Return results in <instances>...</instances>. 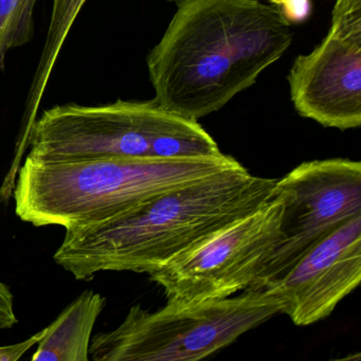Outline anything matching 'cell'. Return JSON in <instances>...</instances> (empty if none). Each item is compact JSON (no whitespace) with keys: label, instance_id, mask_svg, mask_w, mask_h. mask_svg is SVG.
Returning a JSON list of instances; mask_svg holds the SVG:
<instances>
[{"label":"cell","instance_id":"9c48e42d","mask_svg":"<svg viewBox=\"0 0 361 361\" xmlns=\"http://www.w3.org/2000/svg\"><path fill=\"white\" fill-rule=\"evenodd\" d=\"M361 280V215L312 247L274 287L297 326L329 317Z\"/></svg>","mask_w":361,"mask_h":361},{"label":"cell","instance_id":"ba28073f","mask_svg":"<svg viewBox=\"0 0 361 361\" xmlns=\"http://www.w3.org/2000/svg\"><path fill=\"white\" fill-rule=\"evenodd\" d=\"M300 116L340 130L361 126V0H337L331 30L288 78Z\"/></svg>","mask_w":361,"mask_h":361},{"label":"cell","instance_id":"277c9868","mask_svg":"<svg viewBox=\"0 0 361 361\" xmlns=\"http://www.w3.org/2000/svg\"><path fill=\"white\" fill-rule=\"evenodd\" d=\"M276 287L200 303L168 301L155 312L136 304L113 331L92 338L94 361H196L282 314Z\"/></svg>","mask_w":361,"mask_h":361},{"label":"cell","instance_id":"6da1fadb","mask_svg":"<svg viewBox=\"0 0 361 361\" xmlns=\"http://www.w3.org/2000/svg\"><path fill=\"white\" fill-rule=\"evenodd\" d=\"M278 6L259 0H179L161 41L147 56L153 99L198 121L252 86L293 43Z\"/></svg>","mask_w":361,"mask_h":361},{"label":"cell","instance_id":"4fadbf2b","mask_svg":"<svg viewBox=\"0 0 361 361\" xmlns=\"http://www.w3.org/2000/svg\"><path fill=\"white\" fill-rule=\"evenodd\" d=\"M47 331V327L42 329L39 333L35 335L31 336L28 339L25 341L18 342L16 344H9V345L0 346V361H18L30 350L35 344H39V342L43 339Z\"/></svg>","mask_w":361,"mask_h":361},{"label":"cell","instance_id":"30bf717a","mask_svg":"<svg viewBox=\"0 0 361 361\" xmlns=\"http://www.w3.org/2000/svg\"><path fill=\"white\" fill-rule=\"evenodd\" d=\"M105 305L106 299L100 293L83 291L47 326L31 360H90L92 331Z\"/></svg>","mask_w":361,"mask_h":361},{"label":"cell","instance_id":"7c38bea8","mask_svg":"<svg viewBox=\"0 0 361 361\" xmlns=\"http://www.w3.org/2000/svg\"><path fill=\"white\" fill-rule=\"evenodd\" d=\"M18 323L13 293L8 285L0 281V329H12Z\"/></svg>","mask_w":361,"mask_h":361},{"label":"cell","instance_id":"9a60e30c","mask_svg":"<svg viewBox=\"0 0 361 361\" xmlns=\"http://www.w3.org/2000/svg\"><path fill=\"white\" fill-rule=\"evenodd\" d=\"M270 1H271V3H272V1H274V0H270Z\"/></svg>","mask_w":361,"mask_h":361},{"label":"cell","instance_id":"3957f363","mask_svg":"<svg viewBox=\"0 0 361 361\" xmlns=\"http://www.w3.org/2000/svg\"><path fill=\"white\" fill-rule=\"evenodd\" d=\"M240 164L231 156L113 157L49 161L27 156L14 187L16 214L65 231L126 214L154 198Z\"/></svg>","mask_w":361,"mask_h":361},{"label":"cell","instance_id":"52a82bcc","mask_svg":"<svg viewBox=\"0 0 361 361\" xmlns=\"http://www.w3.org/2000/svg\"><path fill=\"white\" fill-rule=\"evenodd\" d=\"M177 116L154 100L56 105L35 119L28 156L49 161L153 157L152 145Z\"/></svg>","mask_w":361,"mask_h":361},{"label":"cell","instance_id":"8992f818","mask_svg":"<svg viewBox=\"0 0 361 361\" xmlns=\"http://www.w3.org/2000/svg\"><path fill=\"white\" fill-rule=\"evenodd\" d=\"M284 200L281 240L250 289L274 287L304 255L361 215V164L344 158L303 162L278 179Z\"/></svg>","mask_w":361,"mask_h":361},{"label":"cell","instance_id":"5b68a950","mask_svg":"<svg viewBox=\"0 0 361 361\" xmlns=\"http://www.w3.org/2000/svg\"><path fill=\"white\" fill-rule=\"evenodd\" d=\"M284 200L280 194L244 219L219 230L149 274L168 301L226 299L250 289L281 240Z\"/></svg>","mask_w":361,"mask_h":361},{"label":"cell","instance_id":"5bb4252c","mask_svg":"<svg viewBox=\"0 0 361 361\" xmlns=\"http://www.w3.org/2000/svg\"><path fill=\"white\" fill-rule=\"evenodd\" d=\"M289 23H299L307 18L310 13V0H274Z\"/></svg>","mask_w":361,"mask_h":361},{"label":"cell","instance_id":"8fae6325","mask_svg":"<svg viewBox=\"0 0 361 361\" xmlns=\"http://www.w3.org/2000/svg\"><path fill=\"white\" fill-rule=\"evenodd\" d=\"M37 0H0V68L8 50L25 45L33 35Z\"/></svg>","mask_w":361,"mask_h":361},{"label":"cell","instance_id":"7a4b0ae2","mask_svg":"<svg viewBox=\"0 0 361 361\" xmlns=\"http://www.w3.org/2000/svg\"><path fill=\"white\" fill-rule=\"evenodd\" d=\"M278 179L240 164L99 223L66 230L54 259L75 279L99 272L152 274L274 197Z\"/></svg>","mask_w":361,"mask_h":361}]
</instances>
